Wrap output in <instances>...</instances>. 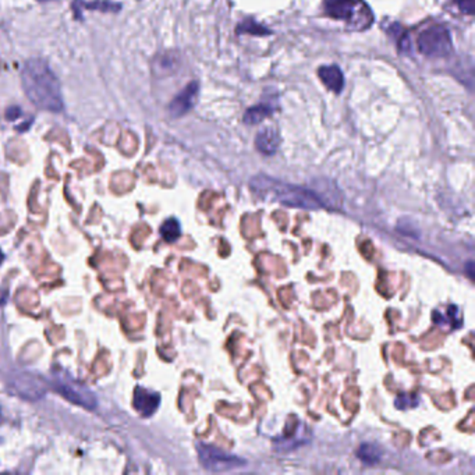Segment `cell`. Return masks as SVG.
I'll return each instance as SVG.
<instances>
[{
    "mask_svg": "<svg viewBox=\"0 0 475 475\" xmlns=\"http://www.w3.org/2000/svg\"><path fill=\"white\" fill-rule=\"evenodd\" d=\"M324 9L330 19L344 21L354 31L369 28L375 20L364 0H324Z\"/></svg>",
    "mask_w": 475,
    "mask_h": 475,
    "instance_id": "cell-3",
    "label": "cell"
},
{
    "mask_svg": "<svg viewBox=\"0 0 475 475\" xmlns=\"http://www.w3.org/2000/svg\"><path fill=\"white\" fill-rule=\"evenodd\" d=\"M417 47L428 58H443L452 52L450 32L443 25H430L418 35Z\"/></svg>",
    "mask_w": 475,
    "mask_h": 475,
    "instance_id": "cell-4",
    "label": "cell"
},
{
    "mask_svg": "<svg viewBox=\"0 0 475 475\" xmlns=\"http://www.w3.org/2000/svg\"><path fill=\"white\" fill-rule=\"evenodd\" d=\"M237 32H252V34H256V35H268V34H271L269 29H267L265 27L259 25L258 23L251 21V20L240 23V25L237 28Z\"/></svg>",
    "mask_w": 475,
    "mask_h": 475,
    "instance_id": "cell-14",
    "label": "cell"
},
{
    "mask_svg": "<svg viewBox=\"0 0 475 475\" xmlns=\"http://www.w3.org/2000/svg\"><path fill=\"white\" fill-rule=\"evenodd\" d=\"M199 93V84L193 81L178 94L169 105V113L171 117L179 119L187 114L195 105Z\"/></svg>",
    "mask_w": 475,
    "mask_h": 475,
    "instance_id": "cell-7",
    "label": "cell"
},
{
    "mask_svg": "<svg viewBox=\"0 0 475 475\" xmlns=\"http://www.w3.org/2000/svg\"><path fill=\"white\" fill-rule=\"evenodd\" d=\"M160 236L167 241L173 243L182 236V228L178 219L170 218L160 226Z\"/></svg>",
    "mask_w": 475,
    "mask_h": 475,
    "instance_id": "cell-12",
    "label": "cell"
},
{
    "mask_svg": "<svg viewBox=\"0 0 475 475\" xmlns=\"http://www.w3.org/2000/svg\"><path fill=\"white\" fill-rule=\"evenodd\" d=\"M0 422H2V410H0Z\"/></svg>",
    "mask_w": 475,
    "mask_h": 475,
    "instance_id": "cell-21",
    "label": "cell"
},
{
    "mask_svg": "<svg viewBox=\"0 0 475 475\" xmlns=\"http://www.w3.org/2000/svg\"><path fill=\"white\" fill-rule=\"evenodd\" d=\"M52 385L55 391L59 392L64 399L86 410H94L98 404L95 395L90 391V389H86L82 383L71 379L70 376L56 375Z\"/></svg>",
    "mask_w": 475,
    "mask_h": 475,
    "instance_id": "cell-6",
    "label": "cell"
},
{
    "mask_svg": "<svg viewBox=\"0 0 475 475\" xmlns=\"http://www.w3.org/2000/svg\"><path fill=\"white\" fill-rule=\"evenodd\" d=\"M318 75L328 90L334 94H340L344 88V75L339 66H322L318 70Z\"/></svg>",
    "mask_w": 475,
    "mask_h": 475,
    "instance_id": "cell-10",
    "label": "cell"
},
{
    "mask_svg": "<svg viewBox=\"0 0 475 475\" xmlns=\"http://www.w3.org/2000/svg\"><path fill=\"white\" fill-rule=\"evenodd\" d=\"M275 108L269 103H259L256 106L249 108L244 114V121L247 124H258L264 121L267 117H269L273 113Z\"/></svg>",
    "mask_w": 475,
    "mask_h": 475,
    "instance_id": "cell-11",
    "label": "cell"
},
{
    "mask_svg": "<svg viewBox=\"0 0 475 475\" xmlns=\"http://www.w3.org/2000/svg\"><path fill=\"white\" fill-rule=\"evenodd\" d=\"M197 453L201 465L212 472H223V471H233L237 468H241L245 465V460L241 457H237L234 454L226 453L216 446L205 445L198 442L197 443Z\"/></svg>",
    "mask_w": 475,
    "mask_h": 475,
    "instance_id": "cell-5",
    "label": "cell"
},
{
    "mask_svg": "<svg viewBox=\"0 0 475 475\" xmlns=\"http://www.w3.org/2000/svg\"><path fill=\"white\" fill-rule=\"evenodd\" d=\"M3 261H5V254L2 252V249H0V265H2Z\"/></svg>",
    "mask_w": 475,
    "mask_h": 475,
    "instance_id": "cell-19",
    "label": "cell"
},
{
    "mask_svg": "<svg viewBox=\"0 0 475 475\" xmlns=\"http://www.w3.org/2000/svg\"><path fill=\"white\" fill-rule=\"evenodd\" d=\"M20 116H21V109L19 106H10L6 110V119L8 120H16Z\"/></svg>",
    "mask_w": 475,
    "mask_h": 475,
    "instance_id": "cell-17",
    "label": "cell"
},
{
    "mask_svg": "<svg viewBox=\"0 0 475 475\" xmlns=\"http://www.w3.org/2000/svg\"><path fill=\"white\" fill-rule=\"evenodd\" d=\"M357 456L360 460H363L364 463H369V464H375L380 460V450L378 449V446L371 445V443H364L361 445V448L357 452Z\"/></svg>",
    "mask_w": 475,
    "mask_h": 475,
    "instance_id": "cell-13",
    "label": "cell"
},
{
    "mask_svg": "<svg viewBox=\"0 0 475 475\" xmlns=\"http://www.w3.org/2000/svg\"><path fill=\"white\" fill-rule=\"evenodd\" d=\"M456 3L459 6V9L464 13V14H474L475 12V0H456Z\"/></svg>",
    "mask_w": 475,
    "mask_h": 475,
    "instance_id": "cell-16",
    "label": "cell"
},
{
    "mask_svg": "<svg viewBox=\"0 0 475 475\" xmlns=\"http://www.w3.org/2000/svg\"><path fill=\"white\" fill-rule=\"evenodd\" d=\"M81 3H82V0H81ZM85 8H88V9H98V10H103V12H119L121 9L120 5H114V3H110V2H105V0H97V2L94 3H82Z\"/></svg>",
    "mask_w": 475,
    "mask_h": 475,
    "instance_id": "cell-15",
    "label": "cell"
},
{
    "mask_svg": "<svg viewBox=\"0 0 475 475\" xmlns=\"http://www.w3.org/2000/svg\"><path fill=\"white\" fill-rule=\"evenodd\" d=\"M5 301H6V295L2 291H0V306H2Z\"/></svg>",
    "mask_w": 475,
    "mask_h": 475,
    "instance_id": "cell-18",
    "label": "cell"
},
{
    "mask_svg": "<svg viewBox=\"0 0 475 475\" xmlns=\"http://www.w3.org/2000/svg\"><path fill=\"white\" fill-rule=\"evenodd\" d=\"M251 190L259 197L278 201L287 206L302 209H321L326 206L321 195L314 190L287 184L265 175L255 176L251 180Z\"/></svg>",
    "mask_w": 475,
    "mask_h": 475,
    "instance_id": "cell-2",
    "label": "cell"
},
{
    "mask_svg": "<svg viewBox=\"0 0 475 475\" xmlns=\"http://www.w3.org/2000/svg\"><path fill=\"white\" fill-rule=\"evenodd\" d=\"M280 145V136L278 130L273 127H264L259 130L256 138H255V147L256 149L264 155H273L279 149Z\"/></svg>",
    "mask_w": 475,
    "mask_h": 475,
    "instance_id": "cell-9",
    "label": "cell"
},
{
    "mask_svg": "<svg viewBox=\"0 0 475 475\" xmlns=\"http://www.w3.org/2000/svg\"><path fill=\"white\" fill-rule=\"evenodd\" d=\"M21 80L27 98L36 108L53 113L63 109L60 82L45 60H27L21 71Z\"/></svg>",
    "mask_w": 475,
    "mask_h": 475,
    "instance_id": "cell-1",
    "label": "cell"
},
{
    "mask_svg": "<svg viewBox=\"0 0 475 475\" xmlns=\"http://www.w3.org/2000/svg\"><path fill=\"white\" fill-rule=\"evenodd\" d=\"M134 409L143 415V417H151L156 413L159 404H160V395L145 389L143 386H137L134 391V400H133Z\"/></svg>",
    "mask_w": 475,
    "mask_h": 475,
    "instance_id": "cell-8",
    "label": "cell"
},
{
    "mask_svg": "<svg viewBox=\"0 0 475 475\" xmlns=\"http://www.w3.org/2000/svg\"><path fill=\"white\" fill-rule=\"evenodd\" d=\"M38 2H40V3H43V2H52V0H38Z\"/></svg>",
    "mask_w": 475,
    "mask_h": 475,
    "instance_id": "cell-20",
    "label": "cell"
}]
</instances>
